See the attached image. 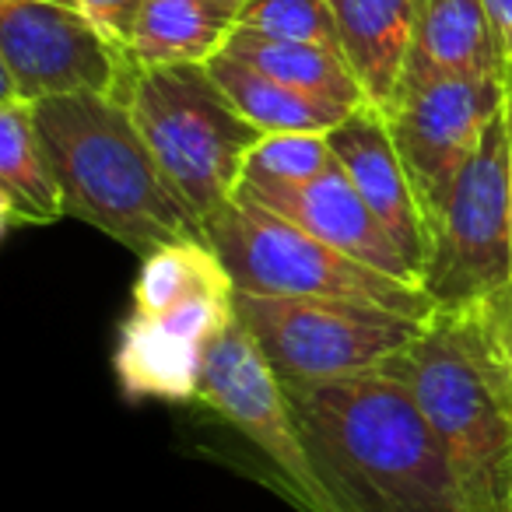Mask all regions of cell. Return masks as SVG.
Here are the masks:
<instances>
[{"label":"cell","mask_w":512,"mask_h":512,"mask_svg":"<svg viewBox=\"0 0 512 512\" xmlns=\"http://www.w3.org/2000/svg\"><path fill=\"white\" fill-rule=\"evenodd\" d=\"M404 71L505 78L484 0H414V50Z\"/></svg>","instance_id":"16"},{"label":"cell","mask_w":512,"mask_h":512,"mask_svg":"<svg viewBox=\"0 0 512 512\" xmlns=\"http://www.w3.org/2000/svg\"><path fill=\"white\" fill-rule=\"evenodd\" d=\"M232 4H239V8H242V0H232Z\"/></svg>","instance_id":"28"},{"label":"cell","mask_w":512,"mask_h":512,"mask_svg":"<svg viewBox=\"0 0 512 512\" xmlns=\"http://www.w3.org/2000/svg\"><path fill=\"white\" fill-rule=\"evenodd\" d=\"M477 309H481L484 323H488L498 355L505 358V365H509V372H512V281L505 288H498V292L491 295L488 302H481Z\"/></svg>","instance_id":"24"},{"label":"cell","mask_w":512,"mask_h":512,"mask_svg":"<svg viewBox=\"0 0 512 512\" xmlns=\"http://www.w3.org/2000/svg\"><path fill=\"white\" fill-rule=\"evenodd\" d=\"M341 46L365 99L379 113L393 106L414 50V0H330Z\"/></svg>","instance_id":"13"},{"label":"cell","mask_w":512,"mask_h":512,"mask_svg":"<svg viewBox=\"0 0 512 512\" xmlns=\"http://www.w3.org/2000/svg\"><path fill=\"white\" fill-rule=\"evenodd\" d=\"M78 8L92 18V25L102 36H109L116 46L127 50L130 32H134V22L141 15L144 0H78Z\"/></svg>","instance_id":"23"},{"label":"cell","mask_w":512,"mask_h":512,"mask_svg":"<svg viewBox=\"0 0 512 512\" xmlns=\"http://www.w3.org/2000/svg\"><path fill=\"white\" fill-rule=\"evenodd\" d=\"M281 386L341 512H467L453 467L404 383L369 372Z\"/></svg>","instance_id":"1"},{"label":"cell","mask_w":512,"mask_h":512,"mask_svg":"<svg viewBox=\"0 0 512 512\" xmlns=\"http://www.w3.org/2000/svg\"><path fill=\"white\" fill-rule=\"evenodd\" d=\"M197 404L218 414L246 442H253L264 460L278 470L281 488L306 512H341L320 481L299 425L288 407L278 372L267 365L249 330L232 320L204 351Z\"/></svg>","instance_id":"10"},{"label":"cell","mask_w":512,"mask_h":512,"mask_svg":"<svg viewBox=\"0 0 512 512\" xmlns=\"http://www.w3.org/2000/svg\"><path fill=\"white\" fill-rule=\"evenodd\" d=\"M32 120L71 218L113 235L137 256L204 239V225L172 190L123 99L60 95L32 102Z\"/></svg>","instance_id":"3"},{"label":"cell","mask_w":512,"mask_h":512,"mask_svg":"<svg viewBox=\"0 0 512 512\" xmlns=\"http://www.w3.org/2000/svg\"><path fill=\"white\" fill-rule=\"evenodd\" d=\"M207 71L232 99V106L264 134H330L355 113L341 102L316 99L292 85H281L271 74L256 71L228 53L207 60Z\"/></svg>","instance_id":"18"},{"label":"cell","mask_w":512,"mask_h":512,"mask_svg":"<svg viewBox=\"0 0 512 512\" xmlns=\"http://www.w3.org/2000/svg\"><path fill=\"white\" fill-rule=\"evenodd\" d=\"M239 29L292 39V43H316L344 53L341 25H337L330 0H242Z\"/></svg>","instance_id":"22"},{"label":"cell","mask_w":512,"mask_h":512,"mask_svg":"<svg viewBox=\"0 0 512 512\" xmlns=\"http://www.w3.org/2000/svg\"><path fill=\"white\" fill-rule=\"evenodd\" d=\"M484 11H488L495 50H498V57H502L505 71H509L512 67V0H484Z\"/></svg>","instance_id":"25"},{"label":"cell","mask_w":512,"mask_h":512,"mask_svg":"<svg viewBox=\"0 0 512 512\" xmlns=\"http://www.w3.org/2000/svg\"><path fill=\"white\" fill-rule=\"evenodd\" d=\"M327 141L341 169L355 183V190L372 207V214L383 221V228L393 235V242L421 281L428 264V225L404 162H400L397 144H393L386 116L376 106H362L341 127L330 130Z\"/></svg>","instance_id":"12"},{"label":"cell","mask_w":512,"mask_h":512,"mask_svg":"<svg viewBox=\"0 0 512 512\" xmlns=\"http://www.w3.org/2000/svg\"><path fill=\"white\" fill-rule=\"evenodd\" d=\"M228 57L256 67V71L271 74L281 85H292L316 99L341 102V106L362 109L369 106L362 81L355 78L348 57L337 50L316 43H292V39H274L253 29H235L232 39L225 43Z\"/></svg>","instance_id":"19"},{"label":"cell","mask_w":512,"mask_h":512,"mask_svg":"<svg viewBox=\"0 0 512 512\" xmlns=\"http://www.w3.org/2000/svg\"><path fill=\"white\" fill-rule=\"evenodd\" d=\"M239 29L232 0H144L127 53L137 67L207 64Z\"/></svg>","instance_id":"14"},{"label":"cell","mask_w":512,"mask_h":512,"mask_svg":"<svg viewBox=\"0 0 512 512\" xmlns=\"http://www.w3.org/2000/svg\"><path fill=\"white\" fill-rule=\"evenodd\" d=\"M204 242L221 256L239 292L369 302L414 320L435 313L421 285L362 264L253 200L232 197L204 218Z\"/></svg>","instance_id":"5"},{"label":"cell","mask_w":512,"mask_h":512,"mask_svg":"<svg viewBox=\"0 0 512 512\" xmlns=\"http://www.w3.org/2000/svg\"><path fill=\"white\" fill-rule=\"evenodd\" d=\"M239 200H253V204L267 207V211L281 214V218L295 221L306 228L309 235L330 242L341 253L355 256L362 264L376 267V271L390 274V278L411 281L421 285L414 267L407 264V256L393 242V235L383 228V221L372 214V207L362 200L348 172L334 158L327 172L299 186H239L235 190Z\"/></svg>","instance_id":"11"},{"label":"cell","mask_w":512,"mask_h":512,"mask_svg":"<svg viewBox=\"0 0 512 512\" xmlns=\"http://www.w3.org/2000/svg\"><path fill=\"white\" fill-rule=\"evenodd\" d=\"M50 4H67V8H78V0H50Z\"/></svg>","instance_id":"27"},{"label":"cell","mask_w":512,"mask_h":512,"mask_svg":"<svg viewBox=\"0 0 512 512\" xmlns=\"http://www.w3.org/2000/svg\"><path fill=\"white\" fill-rule=\"evenodd\" d=\"M512 281V148L505 116L484 134L428 228L421 288L435 309H477Z\"/></svg>","instance_id":"7"},{"label":"cell","mask_w":512,"mask_h":512,"mask_svg":"<svg viewBox=\"0 0 512 512\" xmlns=\"http://www.w3.org/2000/svg\"><path fill=\"white\" fill-rule=\"evenodd\" d=\"M235 320L249 330L281 383H330L383 372L425 327V320L369 302L253 295L239 288Z\"/></svg>","instance_id":"6"},{"label":"cell","mask_w":512,"mask_h":512,"mask_svg":"<svg viewBox=\"0 0 512 512\" xmlns=\"http://www.w3.org/2000/svg\"><path fill=\"white\" fill-rule=\"evenodd\" d=\"M235 281L204 239H183L144 256L134 281V313L162 316L186 302H232Z\"/></svg>","instance_id":"20"},{"label":"cell","mask_w":512,"mask_h":512,"mask_svg":"<svg viewBox=\"0 0 512 512\" xmlns=\"http://www.w3.org/2000/svg\"><path fill=\"white\" fill-rule=\"evenodd\" d=\"M134 67L130 53L102 36L81 8L0 0V99H22L29 106L60 95L120 99Z\"/></svg>","instance_id":"9"},{"label":"cell","mask_w":512,"mask_h":512,"mask_svg":"<svg viewBox=\"0 0 512 512\" xmlns=\"http://www.w3.org/2000/svg\"><path fill=\"white\" fill-rule=\"evenodd\" d=\"M502 109L505 78L404 71L397 99L383 116L428 228Z\"/></svg>","instance_id":"8"},{"label":"cell","mask_w":512,"mask_h":512,"mask_svg":"<svg viewBox=\"0 0 512 512\" xmlns=\"http://www.w3.org/2000/svg\"><path fill=\"white\" fill-rule=\"evenodd\" d=\"M383 372L418 400L467 512H512V372L481 309H435Z\"/></svg>","instance_id":"2"},{"label":"cell","mask_w":512,"mask_h":512,"mask_svg":"<svg viewBox=\"0 0 512 512\" xmlns=\"http://www.w3.org/2000/svg\"><path fill=\"white\" fill-rule=\"evenodd\" d=\"M0 211L4 228L53 225L67 214L32 106L22 99H0Z\"/></svg>","instance_id":"17"},{"label":"cell","mask_w":512,"mask_h":512,"mask_svg":"<svg viewBox=\"0 0 512 512\" xmlns=\"http://www.w3.org/2000/svg\"><path fill=\"white\" fill-rule=\"evenodd\" d=\"M165 179L204 225L239 190L264 130L232 106L207 64L134 67L120 95Z\"/></svg>","instance_id":"4"},{"label":"cell","mask_w":512,"mask_h":512,"mask_svg":"<svg viewBox=\"0 0 512 512\" xmlns=\"http://www.w3.org/2000/svg\"><path fill=\"white\" fill-rule=\"evenodd\" d=\"M502 116H505V134H509V148H512V67L505 71V109H502Z\"/></svg>","instance_id":"26"},{"label":"cell","mask_w":512,"mask_h":512,"mask_svg":"<svg viewBox=\"0 0 512 512\" xmlns=\"http://www.w3.org/2000/svg\"><path fill=\"white\" fill-rule=\"evenodd\" d=\"M334 165L327 134H264L249 151L239 186H299Z\"/></svg>","instance_id":"21"},{"label":"cell","mask_w":512,"mask_h":512,"mask_svg":"<svg viewBox=\"0 0 512 512\" xmlns=\"http://www.w3.org/2000/svg\"><path fill=\"white\" fill-rule=\"evenodd\" d=\"M204 351V344L176 334L155 316L130 313L120 330L113 369L130 400L155 397L197 404Z\"/></svg>","instance_id":"15"}]
</instances>
